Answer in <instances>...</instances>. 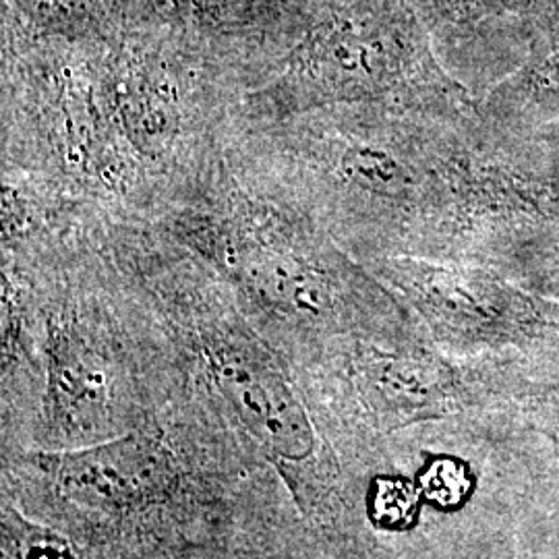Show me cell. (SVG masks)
<instances>
[{"mask_svg": "<svg viewBox=\"0 0 559 559\" xmlns=\"http://www.w3.org/2000/svg\"><path fill=\"white\" fill-rule=\"evenodd\" d=\"M419 487L399 477H380L371 485V519L383 528H408L419 514Z\"/></svg>", "mask_w": 559, "mask_h": 559, "instance_id": "obj_7", "label": "cell"}, {"mask_svg": "<svg viewBox=\"0 0 559 559\" xmlns=\"http://www.w3.org/2000/svg\"><path fill=\"white\" fill-rule=\"evenodd\" d=\"M336 104H385L479 117L480 104L433 57L396 0H336L233 119H284Z\"/></svg>", "mask_w": 559, "mask_h": 559, "instance_id": "obj_4", "label": "cell"}, {"mask_svg": "<svg viewBox=\"0 0 559 559\" xmlns=\"http://www.w3.org/2000/svg\"><path fill=\"white\" fill-rule=\"evenodd\" d=\"M92 40L4 27L2 175L110 222L154 224L164 210L160 193L110 120Z\"/></svg>", "mask_w": 559, "mask_h": 559, "instance_id": "obj_3", "label": "cell"}, {"mask_svg": "<svg viewBox=\"0 0 559 559\" xmlns=\"http://www.w3.org/2000/svg\"><path fill=\"white\" fill-rule=\"evenodd\" d=\"M503 272L510 276L539 280L549 288H559V228L547 230L522 242L506 261Z\"/></svg>", "mask_w": 559, "mask_h": 559, "instance_id": "obj_9", "label": "cell"}, {"mask_svg": "<svg viewBox=\"0 0 559 559\" xmlns=\"http://www.w3.org/2000/svg\"><path fill=\"white\" fill-rule=\"evenodd\" d=\"M487 124L508 138H539L559 120V11L547 20L545 38L533 57L480 102Z\"/></svg>", "mask_w": 559, "mask_h": 559, "instance_id": "obj_6", "label": "cell"}, {"mask_svg": "<svg viewBox=\"0 0 559 559\" xmlns=\"http://www.w3.org/2000/svg\"><path fill=\"white\" fill-rule=\"evenodd\" d=\"M419 489L423 498L441 510H456L473 489V477L464 462L450 456L431 460L420 473Z\"/></svg>", "mask_w": 559, "mask_h": 559, "instance_id": "obj_8", "label": "cell"}, {"mask_svg": "<svg viewBox=\"0 0 559 559\" xmlns=\"http://www.w3.org/2000/svg\"><path fill=\"white\" fill-rule=\"evenodd\" d=\"M253 313L293 332L394 316L383 282L318 224L249 191L224 158L156 222Z\"/></svg>", "mask_w": 559, "mask_h": 559, "instance_id": "obj_2", "label": "cell"}, {"mask_svg": "<svg viewBox=\"0 0 559 559\" xmlns=\"http://www.w3.org/2000/svg\"><path fill=\"white\" fill-rule=\"evenodd\" d=\"M522 390L526 417L554 441L559 454V383H524Z\"/></svg>", "mask_w": 559, "mask_h": 559, "instance_id": "obj_10", "label": "cell"}, {"mask_svg": "<svg viewBox=\"0 0 559 559\" xmlns=\"http://www.w3.org/2000/svg\"><path fill=\"white\" fill-rule=\"evenodd\" d=\"M533 141L479 117L336 104L230 120L224 158L249 191L318 224L360 261L420 258L501 267L559 226V173Z\"/></svg>", "mask_w": 559, "mask_h": 559, "instance_id": "obj_1", "label": "cell"}, {"mask_svg": "<svg viewBox=\"0 0 559 559\" xmlns=\"http://www.w3.org/2000/svg\"><path fill=\"white\" fill-rule=\"evenodd\" d=\"M452 336L526 346L559 336V309L520 290L500 267L390 258L365 265Z\"/></svg>", "mask_w": 559, "mask_h": 559, "instance_id": "obj_5", "label": "cell"}]
</instances>
